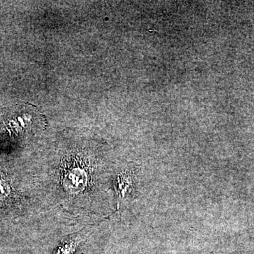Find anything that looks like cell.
Instances as JSON below:
<instances>
[{
	"label": "cell",
	"instance_id": "6da1fadb",
	"mask_svg": "<svg viewBox=\"0 0 254 254\" xmlns=\"http://www.w3.org/2000/svg\"><path fill=\"white\" fill-rule=\"evenodd\" d=\"M76 247V244L74 242H68L63 247H60L53 254H70L75 250Z\"/></svg>",
	"mask_w": 254,
	"mask_h": 254
},
{
	"label": "cell",
	"instance_id": "7a4b0ae2",
	"mask_svg": "<svg viewBox=\"0 0 254 254\" xmlns=\"http://www.w3.org/2000/svg\"><path fill=\"white\" fill-rule=\"evenodd\" d=\"M10 193L9 184L3 180H0V199L6 198Z\"/></svg>",
	"mask_w": 254,
	"mask_h": 254
}]
</instances>
